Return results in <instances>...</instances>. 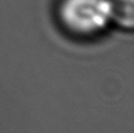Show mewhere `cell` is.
I'll return each instance as SVG.
<instances>
[{
  "label": "cell",
  "mask_w": 134,
  "mask_h": 133,
  "mask_svg": "<svg viewBox=\"0 0 134 133\" xmlns=\"http://www.w3.org/2000/svg\"><path fill=\"white\" fill-rule=\"evenodd\" d=\"M112 24L123 30L134 26V0H111Z\"/></svg>",
  "instance_id": "obj_2"
},
{
  "label": "cell",
  "mask_w": 134,
  "mask_h": 133,
  "mask_svg": "<svg viewBox=\"0 0 134 133\" xmlns=\"http://www.w3.org/2000/svg\"><path fill=\"white\" fill-rule=\"evenodd\" d=\"M57 16L71 34L94 36L112 24L111 0H60Z\"/></svg>",
  "instance_id": "obj_1"
}]
</instances>
